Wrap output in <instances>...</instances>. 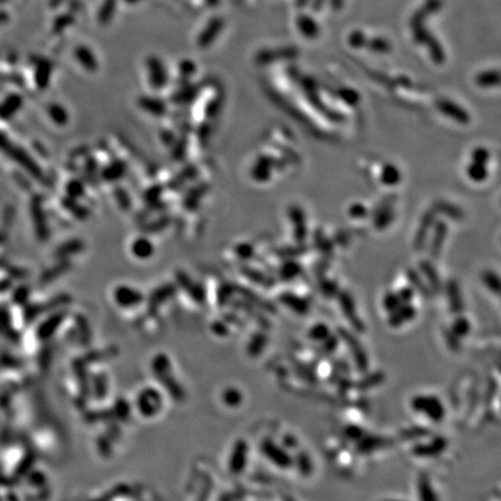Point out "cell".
Segmentation results:
<instances>
[{"label": "cell", "mask_w": 501, "mask_h": 501, "mask_svg": "<svg viewBox=\"0 0 501 501\" xmlns=\"http://www.w3.org/2000/svg\"><path fill=\"white\" fill-rule=\"evenodd\" d=\"M360 440H361V441H360L359 449L361 453L375 452V450L383 448V447L386 445L385 440L378 438H363L362 436Z\"/></svg>", "instance_id": "8"}, {"label": "cell", "mask_w": 501, "mask_h": 501, "mask_svg": "<svg viewBox=\"0 0 501 501\" xmlns=\"http://www.w3.org/2000/svg\"><path fill=\"white\" fill-rule=\"evenodd\" d=\"M346 432H347V438L351 440H360L363 436V432L356 426H349Z\"/></svg>", "instance_id": "15"}, {"label": "cell", "mask_w": 501, "mask_h": 501, "mask_svg": "<svg viewBox=\"0 0 501 501\" xmlns=\"http://www.w3.org/2000/svg\"><path fill=\"white\" fill-rule=\"evenodd\" d=\"M341 308H342V311H344L346 314V317H347L348 320L351 321V324H353V326H354L356 329L361 331V329L363 328V325H361L360 319L356 317L358 315H356L354 304L352 305V301L348 296L344 295V297H341Z\"/></svg>", "instance_id": "7"}, {"label": "cell", "mask_w": 501, "mask_h": 501, "mask_svg": "<svg viewBox=\"0 0 501 501\" xmlns=\"http://www.w3.org/2000/svg\"><path fill=\"white\" fill-rule=\"evenodd\" d=\"M400 305V299L398 296L396 295H386L384 298V307L388 311H395L399 308Z\"/></svg>", "instance_id": "14"}, {"label": "cell", "mask_w": 501, "mask_h": 501, "mask_svg": "<svg viewBox=\"0 0 501 501\" xmlns=\"http://www.w3.org/2000/svg\"><path fill=\"white\" fill-rule=\"evenodd\" d=\"M473 157H475V159H476L477 163L483 164V163H486L487 158H489V153H487L486 150L478 149V150H476L475 152H473Z\"/></svg>", "instance_id": "16"}, {"label": "cell", "mask_w": 501, "mask_h": 501, "mask_svg": "<svg viewBox=\"0 0 501 501\" xmlns=\"http://www.w3.org/2000/svg\"><path fill=\"white\" fill-rule=\"evenodd\" d=\"M388 501H398V500H388Z\"/></svg>", "instance_id": "17"}, {"label": "cell", "mask_w": 501, "mask_h": 501, "mask_svg": "<svg viewBox=\"0 0 501 501\" xmlns=\"http://www.w3.org/2000/svg\"><path fill=\"white\" fill-rule=\"evenodd\" d=\"M340 335H341V338L344 339L346 342H347L349 351L352 352L353 358H354L356 366H358L360 370L365 371L369 366V362H368V356H366V354H365L364 348L362 347L358 339H356L354 335H352L351 333H348L347 331H346V329H341Z\"/></svg>", "instance_id": "3"}, {"label": "cell", "mask_w": 501, "mask_h": 501, "mask_svg": "<svg viewBox=\"0 0 501 501\" xmlns=\"http://www.w3.org/2000/svg\"><path fill=\"white\" fill-rule=\"evenodd\" d=\"M420 501H439L438 496L430 484L428 477L420 476L416 483Z\"/></svg>", "instance_id": "5"}, {"label": "cell", "mask_w": 501, "mask_h": 501, "mask_svg": "<svg viewBox=\"0 0 501 501\" xmlns=\"http://www.w3.org/2000/svg\"><path fill=\"white\" fill-rule=\"evenodd\" d=\"M469 176L471 177L472 179H475L476 181L483 180L484 178L486 177V172H485V169H484V165L482 166V164L477 163L475 166H471V169L469 170Z\"/></svg>", "instance_id": "13"}, {"label": "cell", "mask_w": 501, "mask_h": 501, "mask_svg": "<svg viewBox=\"0 0 501 501\" xmlns=\"http://www.w3.org/2000/svg\"><path fill=\"white\" fill-rule=\"evenodd\" d=\"M262 452H264L268 459H271L275 465L280 466L282 469H287V467H290L292 465V458L290 455L283 448H281L276 443L272 441V440H267V441L264 442Z\"/></svg>", "instance_id": "2"}, {"label": "cell", "mask_w": 501, "mask_h": 501, "mask_svg": "<svg viewBox=\"0 0 501 501\" xmlns=\"http://www.w3.org/2000/svg\"><path fill=\"white\" fill-rule=\"evenodd\" d=\"M455 327H454V335L455 337H462V335H466V333L470 331V324L466 321V319H458L456 322H454Z\"/></svg>", "instance_id": "12"}, {"label": "cell", "mask_w": 501, "mask_h": 501, "mask_svg": "<svg viewBox=\"0 0 501 501\" xmlns=\"http://www.w3.org/2000/svg\"><path fill=\"white\" fill-rule=\"evenodd\" d=\"M413 411L425 415L433 422H441L446 416V408L439 397L430 395H419L412 399Z\"/></svg>", "instance_id": "1"}, {"label": "cell", "mask_w": 501, "mask_h": 501, "mask_svg": "<svg viewBox=\"0 0 501 501\" xmlns=\"http://www.w3.org/2000/svg\"><path fill=\"white\" fill-rule=\"evenodd\" d=\"M447 449V441L443 438H435L429 442L422 443L414 447L413 453L419 457H435L439 456Z\"/></svg>", "instance_id": "4"}, {"label": "cell", "mask_w": 501, "mask_h": 501, "mask_svg": "<svg viewBox=\"0 0 501 501\" xmlns=\"http://www.w3.org/2000/svg\"><path fill=\"white\" fill-rule=\"evenodd\" d=\"M296 465H297V467L299 469V472H301L303 476L311 475L312 469H314L311 458L309 457L308 454H305V453L299 454L297 464H296Z\"/></svg>", "instance_id": "10"}, {"label": "cell", "mask_w": 501, "mask_h": 501, "mask_svg": "<svg viewBox=\"0 0 501 501\" xmlns=\"http://www.w3.org/2000/svg\"><path fill=\"white\" fill-rule=\"evenodd\" d=\"M284 302L289 305V308H291L292 310L295 312H298V314H304L305 311H308V304L302 301V299L296 298L295 296L288 295L287 297L284 298Z\"/></svg>", "instance_id": "11"}, {"label": "cell", "mask_w": 501, "mask_h": 501, "mask_svg": "<svg viewBox=\"0 0 501 501\" xmlns=\"http://www.w3.org/2000/svg\"><path fill=\"white\" fill-rule=\"evenodd\" d=\"M309 337L314 341H325L329 337V331L327 326L324 324H317L310 329Z\"/></svg>", "instance_id": "9"}, {"label": "cell", "mask_w": 501, "mask_h": 501, "mask_svg": "<svg viewBox=\"0 0 501 501\" xmlns=\"http://www.w3.org/2000/svg\"><path fill=\"white\" fill-rule=\"evenodd\" d=\"M415 316V310L411 308V305H406V307L398 308L397 310L393 311V316L391 317V322L392 326H400L403 322L410 321L414 318Z\"/></svg>", "instance_id": "6"}]
</instances>
